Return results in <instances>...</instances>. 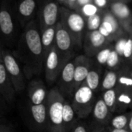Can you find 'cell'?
<instances>
[{
    "mask_svg": "<svg viewBox=\"0 0 132 132\" xmlns=\"http://www.w3.org/2000/svg\"><path fill=\"white\" fill-rule=\"evenodd\" d=\"M13 54L22 65L26 79H30L42 72L44 64V50L40 33L34 22L25 26L17 49Z\"/></svg>",
    "mask_w": 132,
    "mask_h": 132,
    "instance_id": "obj_1",
    "label": "cell"
},
{
    "mask_svg": "<svg viewBox=\"0 0 132 132\" xmlns=\"http://www.w3.org/2000/svg\"><path fill=\"white\" fill-rule=\"evenodd\" d=\"M65 99L57 86L48 91L47 97V132H64L63 123V109Z\"/></svg>",
    "mask_w": 132,
    "mask_h": 132,
    "instance_id": "obj_2",
    "label": "cell"
},
{
    "mask_svg": "<svg viewBox=\"0 0 132 132\" xmlns=\"http://www.w3.org/2000/svg\"><path fill=\"white\" fill-rule=\"evenodd\" d=\"M16 20L11 0H3L0 4V37L7 45H12L15 40Z\"/></svg>",
    "mask_w": 132,
    "mask_h": 132,
    "instance_id": "obj_3",
    "label": "cell"
},
{
    "mask_svg": "<svg viewBox=\"0 0 132 132\" xmlns=\"http://www.w3.org/2000/svg\"><path fill=\"white\" fill-rule=\"evenodd\" d=\"M3 63L16 93H21L26 88V76L22 65L13 54V51L9 49H3Z\"/></svg>",
    "mask_w": 132,
    "mask_h": 132,
    "instance_id": "obj_4",
    "label": "cell"
},
{
    "mask_svg": "<svg viewBox=\"0 0 132 132\" xmlns=\"http://www.w3.org/2000/svg\"><path fill=\"white\" fill-rule=\"evenodd\" d=\"M95 102L94 92L83 83L74 92L71 104L77 117L82 119L86 118L93 112Z\"/></svg>",
    "mask_w": 132,
    "mask_h": 132,
    "instance_id": "obj_5",
    "label": "cell"
},
{
    "mask_svg": "<svg viewBox=\"0 0 132 132\" xmlns=\"http://www.w3.org/2000/svg\"><path fill=\"white\" fill-rule=\"evenodd\" d=\"M67 62L61 57L54 45L46 56L44 64L45 79L49 85H52L57 81L63 68Z\"/></svg>",
    "mask_w": 132,
    "mask_h": 132,
    "instance_id": "obj_6",
    "label": "cell"
},
{
    "mask_svg": "<svg viewBox=\"0 0 132 132\" xmlns=\"http://www.w3.org/2000/svg\"><path fill=\"white\" fill-rule=\"evenodd\" d=\"M74 76L75 63L69 61L65 64L57 81V87L65 100L72 97L74 93Z\"/></svg>",
    "mask_w": 132,
    "mask_h": 132,
    "instance_id": "obj_7",
    "label": "cell"
},
{
    "mask_svg": "<svg viewBox=\"0 0 132 132\" xmlns=\"http://www.w3.org/2000/svg\"><path fill=\"white\" fill-rule=\"evenodd\" d=\"M28 117L30 123L35 130L39 131L47 130V103L32 105L28 103Z\"/></svg>",
    "mask_w": 132,
    "mask_h": 132,
    "instance_id": "obj_8",
    "label": "cell"
},
{
    "mask_svg": "<svg viewBox=\"0 0 132 132\" xmlns=\"http://www.w3.org/2000/svg\"><path fill=\"white\" fill-rule=\"evenodd\" d=\"M72 44L73 40L72 36L65 29L58 28L56 30L54 45L61 57L66 61H69V59L71 58Z\"/></svg>",
    "mask_w": 132,
    "mask_h": 132,
    "instance_id": "obj_9",
    "label": "cell"
},
{
    "mask_svg": "<svg viewBox=\"0 0 132 132\" xmlns=\"http://www.w3.org/2000/svg\"><path fill=\"white\" fill-rule=\"evenodd\" d=\"M48 92L40 79H32L27 85L28 103L32 105H40L46 103Z\"/></svg>",
    "mask_w": 132,
    "mask_h": 132,
    "instance_id": "obj_10",
    "label": "cell"
},
{
    "mask_svg": "<svg viewBox=\"0 0 132 132\" xmlns=\"http://www.w3.org/2000/svg\"><path fill=\"white\" fill-rule=\"evenodd\" d=\"M75 76H74V92L82 85L88 76L93 64L92 60L85 55L78 56L75 60Z\"/></svg>",
    "mask_w": 132,
    "mask_h": 132,
    "instance_id": "obj_11",
    "label": "cell"
},
{
    "mask_svg": "<svg viewBox=\"0 0 132 132\" xmlns=\"http://www.w3.org/2000/svg\"><path fill=\"white\" fill-rule=\"evenodd\" d=\"M0 92L10 106L14 103L17 93L3 61L0 62Z\"/></svg>",
    "mask_w": 132,
    "mask_h": 132,
    "instance_id": "obj_12",
    "label": "cell"
},
{
    "mask_svg": "<svg viewBox=\"0 0 132 132\" xmlns=\"http://www.w3.org/2000/svg\"><path fill=\"white\" fill-rule=\"evenodd\" d=\"M36 7V0H20L16 5L14 12L17 20L22 26L25 25L27 21L32 17Z\"/></svg>",
    "mask_w": 132,
    "mask_h": 132,
    "instance_id": "obj_13",
    "label": "cell"
},
{
    "mask_svg": "<svg viewBox=\"0 0 132 132\" xmlns=\"http://www.w3.org/2000/svg\"><path fill=\"white\" fill-rule=\"evenodd\" d=\"M106 38L100 34L99 30L91 31L89 34L88 40L86 44V54L88 57L96 56L99 51L104 48Z\"/></svg>",
    "mask_w": 132,
    "mask_h": 132,
    "instance_id": "obj_14",
    "label": "cell"
},
{
    "mask_svg": "<svg viewBox=\"0 0 132 132\" xmlns=\"http://www.w3.org/2000/svg\"><path fill=\"white\" fill-rule=\"evenodd\" d=\"M94 119L100 123L104 124L110 120L111 112L109 110L108 106L104 103L102 97L97 99L95 102L93 112H92Z\"/></svg>",
    "mask_w": 132,
    "mask_h": 132,
    "instance_id": "obj_15",
    "label": "cell"
},
{
    "mask_svg": "<svg viewBox=\"0 0 132 132\" xmlns=\"http://www.w3.org/2000/svg\"><path fill=\"white\" fill-rule=\"evenodd\" d=\"M117 111L132 110V89H117Z\"/></svg>",
    "mask_w": 132,
    "mask_h": 132,
    "instance_id": "obj_16",
    "label": "cell"
},
{
    "mask_svg": "<svg viewBox=\"0 0 132 132\" xmlns=\"http://www.w3.org/2000/svg\"><path fill=\"white\" fill-rule=\"evenodd\" d=\"M57 6L54 3H47L43 10H42V23H43V29L47 27H53L57 18Z\"/></svg>",
    "mask_w": 132,
    "mask_h": 132,
    "instance_id": "obj_17",
    "label": "cell"
},
{
    "mask_svg": "<svg viewBox=\"0 0 132 132\" xmlns=\"http://www.w3.org/2000/svg\"><path fill=\"white\" fill-rule=\"evenodd\" d=\"M100 64H96L93 63L90 70L88 73V76L86 79L85 84L92 89L94 93L97 91L100 87L101 86L102 82V74H101V69L100 68Z\"/></svg>",
    "mask_w": 132,
    "mask_h": 132,
    "instance_id": "obj_18",
    "label": "cell"
},
{
    "mask_svg": "<svg viewBox=\"0 0 132 132\" xmlns=\"http://www.w3.org/2000/svg\"><path fill=\"white\" fill-rule=\"evenodd\" d=\"M76 113L72 104L65 100L63 109V123L64 132H72L76 126Z\"/></svg>",
    "mask_w": 132,
    "mask_h": 132,
    "instance_id": "obj_19",
    "label": "cell"
},
{
    "mask_svg": "<svg viewBox=\"0 0 132 132\" xmlns=\"http://www.w3.org/2000/svg\"><path fill=\"white\" fill-rule=\"evenodd\" d=\"M118 79L117 89H132V77L131 67L130 65L124 64L117 71Z\"/></svg>",
    "mask_w": 132,
    "mask_h": 132,
    "instance_id": "obj_20",
    "label": "cell"
},
{
    "mask_svg": "<svg viewBox=\"0 0 132 132\" xmlns=\"http://www.w3.org/2000/svg\"><path fill=\"white\" fill-rule=\"evenodd\" d=\"M55 34H56V30L53 27H47L42 30V32L40 34V37H41V43L44 50V59L47 55L48 52L51 51V49L54 46V42H55Z\"/></svg>",
    "mask_w": 132,
    "mask_h": 132,
    "instance_id": "obj_21",
    "label": "cell"
},
{
    "mask_svg": "<svg viewBox=\"0 0 132 132\" xmlns=\"http://www.w3.org/2000/svg\"><path fill=\"white\" fill-rule=\"evenodd\" d=\"M118 30V24L117 21L110 16H106L104 20L102 22L99 28V31L106 38L110 37L112 34H115Z\"/></svg>",
    "mask_w": 132,
    "mask_h": 132,
    "instance_id": "obj_22",
    "label": "cell"
},
{
    "mask_svg": "<svg viewBox=\"0 0 132 132\" xmlns=\"http://www.w3.org/2000/svg\"><path fill=\"white\" fill-rule=\"evenodd\" d=\"M67 24L74 34H79L85 27V21L82 16L78 13H72L67 19Z\"/></svg>",
    "mask_w": 132,
    "mask_h": 132,
    "instance_id": "obj_23",
    "label": "cell"
},
{
    "mask_svg": "<svg viewBox=\"0 0 132 132\" xmlns=\"http://www.w3.org/2000/svg\"><path fill=\"white\" fill-rule=\"evenodd\" d=\"M117 79H118V72L117 71L113 70H107L101 82V89L103 91H106L109 89H115L117 85Z\"/></svg>",
    "mask_w": 132,
    "mask_h": 132,
    "instance_id": "obj_24",
    "label": "cell"
},
{
    "mask_svg": "<svg viewBox=\"0 0 132 132\" xmlns=\"http://www.w3.org/2000/svg\"><path fill=\"white\" fill-rule=\"evenodd\" d=\"M130 112L127 113H120L110 118V126L114 129H127Z\"/></svg>",
    "mask_w": 132,
    "mask_h": 132,
    "instance_id": "obj_25",
    "label": "cell"
},
{
    "mask_svg": "<svg viewBox=\"0 0 132 132\" xmlns=\"http://www.w3.org/2000/svg\"><path fill=\"white\" fill-rule=\"evenodd\" d=\"M102 98L111 113H114L117 111V90L116 89L105 91L103 94Z\"/></svg>",
    "mask_w": 132,
    "mask_h": 132,
    "instance_id": "obj_26",
    "label": "cell"
},
{
    "mask_svg": "<svg viewBox=\"0 0 132 132\" xmlns=\"http://www.w3.org/2000/svg\"><path fill=\"white\" fill-rule=\"evenodd\" d=\"M122 61L123 60L121 56L117 52L114 48H113L106 62V67L108 70L118 71L123 66L121 64Z\"/></svg>",
    "mask_w": 132,
    "mask_h": 132,
    "instance_id": "obj_27",
    "label": "cell"
},
{
    "mask_svg": "<svg viewBox=\"0 0 132 132\" xmlns=\"http://www.w3.org/2000/svg\"><path fill=\"white\" fill-rule=\"evenodd\" d=\"M111 9L113 14L120 19H126L130 14L128 6L122 3H113L111 6Z\"/></svg>",
    "mask_w": 132,
    "mask_h": 132,
    "instance_id": "obj_28",
    "label": "cell"
},
{
    "mask_svg": "<svg viewBox=\"0 0 132 132\" xmlns=\"http://www.w3.org/2000/svg\"><path fill=\"white\" fill-rule=\"evenodd\" d=\"M113 47H104L96 55V62L100 65H106L107 60L110 54V52Z\"/></svg>",
    "mask_w": 132,
    "mask_h": 132,
    "instance_id": "obj_29",
    "label": "cell"
},
{
    "mask_svg": "<svg viewBox=\"0 0 132 132\" xmlns=\"http://www.w3.org/2000/svg\"><path fill=\"white\" fill-rule=\"evenodd\" d=\"M101 19L100 16L98 14L93 15L92 16H89L88 18V23L87 27L88 29L91 31L97 30H99L100 27L101 26Z\"/></svg>",
    "mask_w": 132,
    "mask_h": 132,
    "instance_id": "obj_30",
    "label": "cell"
},
{
    "mask_svg": "<svg viewBox=\"0 0 132 132\" xmlns=\"http://www.w3.org/2000/svg\"><path fill=\"white\" fill-rule=\"evenodd\" d=\"M122 58L123 61H130L132 63V39L129 38L127 40L123 54H122Z\"/></svg>",
    "mask_w": 132,
    "mask_h": 132,
    "instance_id": "obj_31",
    "label": "cell"
},
{
    "mask_svg": "<svg viewBox=\"0 0 132 132\" xmlns=\"http://www.w3.org/2000/svg\"><path fill=\"white\" fill-rule=\"evenodd\" d=\"M82 10L84 15H86V16H89H89H93V15L97 14L96 13H97V11H98L97 7H96L95 5L91 4V3L83 6Z\"/></svg>",
    "mask_w": 132,
    "mask_h": 132,
    "instance_id": "obj_32",
    "label": "cell"
},
{
    "mask_svg": "<svg viewBox=\"0 0 132 132\" xmlns=\"http://www.w3.org/2000/svg\"><path fill=\"white\" fill-rule=\"evenodd\" d=\"M9 107H10L9 104L7 103L3 96L2 95L1 92H0V113L3 115L8 110Z\"/></svg>",
    "mask_w": 132,
    "mask_h": 132,
    "instance_id": "obj_33",
    "label": "cell"
},
{
    "mask_svg": "<svg viewBox=\"0 0 132 132\" xmlns=\"http://www.w3.org/2000/svg\"><path fill=\"white\" fill-rule=\"evenodd\" d=\"M126 41H127V40H118V42L117 43V44H116V46L114 47V49L117 51V52L121 56V57H122V54H123V48H124Z\"/></svg>",
    "mask_w": 132,
    "mask_h": 132,
    "instance_id": "obj_34",
    "label": "cell"
},
{
    "mask_svg": "<svg viewBox=\"0 0 132 132\" xmlns=\"http://www.w3.org/2000/svg\"><path fill=\"white\" fill-rule=\"evenodd\" d=\"M0 132H14V130L12 125L6 123H0Z\"/></svg>",
    "mask_w": 132,
    "mask_h": 132,
    "instance_id": "obj_35",
    "label": "cell"
},
{
    "mask_svg": "<svg viewBox=\"0 0 132 132\" xmlns=\"http://www.w3.org/2000/svg\"><path fill=\"white\" fill-rule=\"evenodd\" d=\"M72 132H88L87 128L84 126V124L80 123L74 127Z\"/></svg>",
    "mask_w": 132,
    "mask_h": 132,
    "instance_id": "obj_36",
    "label": "cell"
},
{
    "mask_svg": "<svg viewBox=\"0 0 132 132\" xmlns=\"http://www.w3.org/2000/svg\"><path fill=\"white\" fill-rule=\"evenodd\" d=\"M95 3L99 7H103L106 4V0H94Z\"/></svg>",
    "mask_w": 132,
    "mask_h": 132,
    "instance_id": "obj_37",
    "label": "cell"
},
{
    "mask_svg": "<svg viewBox=\"0 0 132 132\" xmlns=\"http://www.w3.org/2000/svg\"><path fill=\"white\" fill-rule=\"evenodd\" d=\"M127 129L132 132V110L130 112L129 115V120H128V125H127Z\"/></svg>",
    "mask_w": 132,
    "mask_h": 132,
    "instance_id": "obj_38",
    "label": "cell"
},
{
    "mask_svg": "<svg viewBox=\"0 0 132 132\" xmlns=\"http://www.w3.org/2000/svg\"><path fill=\"white\" fill-rule=\"evenodd\" d=\"M108 132H131L128 129H114V128H110Z\"/></svg>",
    "mask_w": 132,
    "mask_h": 132,
    "instance_id": "obj_39",
    "label": "cell"
},
{
    "mask_svg": "<svg viewBox=\"0 0 132 132\" xmlns=\"http://www.w3.org/2000/svg\"><path fill=\"white\" fill-rule=\"evenodd\" d=\"M78 3L79 5L81 6H85V5H87V4H89V3L91 2V0H77Z\"/></svg>",
    "mask_w": 132,
    "mask_h": 132,
    "instance_id": "obj_40",
    "label": "cell"
},
{
    "mask_svg": "<svg viewBox=\"0 0 132 132\" xmlns=\"http://www.w3.org/2000/svg\"><path fill=\"white\" fill-rule=\"evenodd\" d=\"M3 48L1 44V41H0V62L3 61Z\"/></svg>",
    "mask_w": 132,
    "mask_h": 132,
    "instance_id": "obj_41",
    "label": "cell"
},
{
    "mask_svg": "<svg viewBox=\"0 0 132 132\" xmlns=\"http://www.w3.org/2000/svg\"><path fill=\"white\" fill-rule=\"evenodd\" d=\"M4 118H3V115L0 113V123H4Z\"/></svg>",
    "mask_w": 132,
    "mask_h": 132,
    "instance_id": "obj_42",
    "label": "cell"
},
{
    "mask_svg": "<svg viewBox=\"0 0 132 132\" xmlns=\"http://www.w3.org/2000/svg\"><path fill=\"white\" fill-rule=\"evenodd\" d=\"M93 132H106V131H104V130H103L98 129V130H93Z\"/></svg>",
    "mask_w": 132,
    "mask_h": 132,
    "instance_id": "obj_43",
    "label": "cell"
},
{
    "mask_svg": "<svg viewBox=\"0 0 132 132\" xmlns=\"http://www.w3.org/2000/svg\"><path fill=\"white\" fill-rule=\"evenodd\" d=\"M131 77H132V68H131Z\"/></svg>",
    "mask_w": 132,
    "mask_h": 132,
    "instance_id": "obj_44",
    "label": "cell"
},
{
    "mask_svg": "<svg viewBox=\"0 0 132 132\" xmlns=\"http://www.w3.org/2000/svg\"><path fill=\"white\" fill-rule=\"evenodd\" d=\"M71 1H72V2H74V1H76V0H71Z\"/></svg>",
    "mask_w": 132,
    "mask_h": 132,
    "instance_id": "obj_45",
    "label": "cell"
},
{
    "mask_svg": "<svg viewBox=\"0 0 132 132\" xmlns=\"http://www.w3.org/2000/svg\"><path fill=\"white\" fill-rule=\"evenodd\" d=\"M59 1H64V0H59Z\"/></svg>",
    "mask_w": 132,
    "mask_h": 132,
    "instance_id": "obj_46",
    "label": "cell"
}]
</instances>
